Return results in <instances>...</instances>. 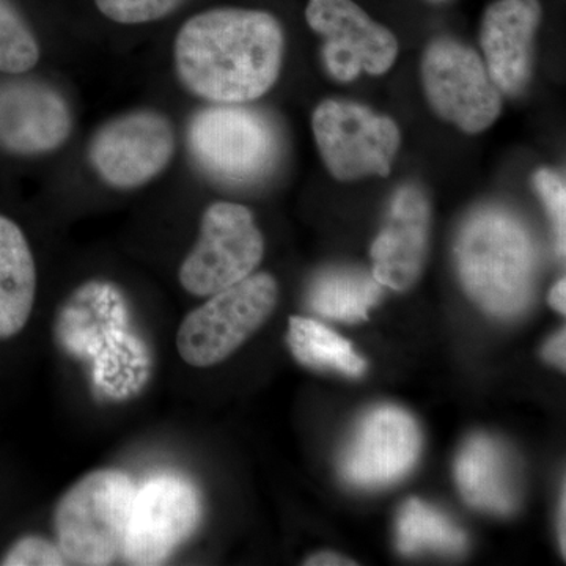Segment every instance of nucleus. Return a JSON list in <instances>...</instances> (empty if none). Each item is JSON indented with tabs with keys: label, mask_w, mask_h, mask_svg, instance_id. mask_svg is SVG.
<instances>
[{
	"label": "nucleus",
	"mask_w": 566,
	"mask_h": 566,
	"mask_svg": "<svg viewBox=\"0 0 566 566\" xmlns=\"http://www.w3.org/2000/svg\"><path fill=\"white\" fill-rule=\"evenodd\" d=\"M286 342L294 357L307 367L327 368L353 378L364 375L367 368L346 338L314 319L292 316Z\"/></svg>",
	"instance_id": "obj_19"
},
{
	"label": "nucleus",
	"mask_w": 566,
	"mask_h": 566,
	"mask_svg": "<svg viewBox=\"0 0 566 566\" xmlns=\"http://www.w3.org/2000/svg\"><path fill=\"white\" fill-rule=\"evenodd\" d=\"M549 304L558 312L564 315L566 308V282L565 279H560L556 285L551 289Z\"/></svg>",
	"instance_id": "obj_27"
},
{
	"label": "nucleus",
	"mask_w": 566,
	"mask_h": 566,
	"mask_svg": "<svg viewBox=\"0 0 566 566\" xmlns=\"http://www.w3.org/2000/svg\"><path fill=\"white\" fill-rule=\"evenodd\" d=\"M181 2L182 0H95V6L107 20L137 25L169 17Z\"/></svg>",
	"instance_id": "obj_22"
},
{
	"label": "nucleus",
	"mask_w": 566,
	"mask_h": 566,
	"mask_svg": "<svg viewBox=\"0 0 566 566\" xmlns=\"http://www.w3.org/2000/svg\"><path fill=\"white\" fill-rule=\"evenodd\" d=\"M202 517L196 488L174 475L148 480L134 493L122 557L132 565L164 564Z\"/></svg>",
	"instance_id": "obj_10"
},
{
	"label": "nucleus",
	"mask_w": 566,
	"mask_h": 566,
	"mask_svg": "<svg viewBox=\"0 0 566 566\" xmlns=\"http://www.w3.org/2000/svg\"><path fill=\"white\" fill-rule=\"evenodd\" d=\"M73 132L65 96L46 82H0V148L20 156L59 150Z\"/></svg>",
	"instance_id": "obj_13"
},
{
	"label": "nucleus",
	"mask_w": 566,
	"mask_h": 566,
	"mask_svg": "<svg viewBox=\"0 0 566 566\" xmlns=\"http://www.w3.org/2000/svg\"><path fill=\"white\" fill-rule=\"evenodd\" d=\"M281 22L262 10L212 9L181 25L174 44L182 87L212 104H248L281 76Z\"/></svg>",
	"instance_id": "obj_1"
},
{
	"label": "nucleus",
	"mask_w": 566,
	"mask_h": 566,
	"mask_svg": "<svg viewBox=\"0 0 566 566\" xmlns=\"http://www.w3.org/2000/svg\"><path fill=\"white\" fill-rule=\"evenodd\" d=\"M382 285L368 271L329 268L319 273L308 290V303L316 314L338 322H365L381 300Z\"/></svg>",
	"instance_id": "obj_18"
},
{
	"label": "nucleus",
	"mask_w": 566,
	"mask_h": 566,
	"mask_svg": "<svg viewBox=\"0 0 566 566\" xmlns=\"http://www.w3.org/2000/svg\"><path fill=\"white\" fill-rule=\"evenodd\" d=\"M431 205L420 186H400L390 200L381 232L370 249L376 281L395 292L415 285L430 240Z\"/></svg>",
	"instance_id": "obj_14"
},
{
	"label": "nucleus",
	"mask_w": 566,
	"mask_h": 566,
	"mask_svg": "<svg viewBox=\"0 0 566 566\" xmlns=\"http://www.w3.org/2000/svg\"><path fill=\"white\" fill-rule=\"evenodd\" d=\"M188 148L193 163L212 180L249 186L277 167L282 139L264 112L244 104H212L189 122Z\"/></svg>",
	"instance_id": "obj_3"
},
{
	"label": "nucleus",
	"mask_w": 566,
	"mask_h": 566,
	"mask_svg": "<svg viewBox=\"0 0 566 566\" xmlns=\"http://www.w3.org/2000/svg\"><path fill=\"white\" fill-rule=\"evenodd\" d=\"M263 253V234L251 210L216 202L203 212L199 240L181 263L178 279L193 296H211L253 274Z\"/></svg>",
	"instance_id": "obj_8"
},
{
	"label": "nucleus",
	"mask_w": 566,
	"mask_h": 566,
	"mask_svg": "<svg viewBox=\"0 0 566 566\" xmlns=\"http://www.w3.org/2000/svg\"><path fill=\"white\" fill-rule=\"evenodd\" d=\"M455 262L465 293L488 314L521 315L534 300L538 248L526 223L504 207L486 205L464 219Z\"/></svg>",
	"instance_id": "obj_2"
},
{
	"label": "nucleus",
	"mask_w": 566,
	"mask_h": 566,
	"mask_svg": "<svg viewBox=\"0 0 566 566\" xmlns=\"http://www.w3.org/2000/svg\"><path fill=\"white\" fill-rule=\"evenodd\" d=\"M433 2H446V0H433Z\"/></svg>",
	"instance_id": "obj_29"
},
{
	"label": "nucleus",
	"mask_w": 566,
	"mask_h": 566,
	"mask_svg": "<svg viewBox=\"0 0 566 566\" xmlns=\"http://www.w3.org/2000/svg\"><path fill=\"white\" fill-rule=\"evenodd\" d=\"M566 499L565 494L562 495L560 506H558V542H560L562 553L566 551V535H565V515H566Z\"/></svg>",
	"instance_id": "obj_28"
},
{
	"label": "nucleus",
	"mask_w": 566,
	"mask_h": 566,
	"mask_svg": "<svg viewBox=\"0 0 566 566\" xmlns=\"http://www.w3.org/2000/svg\"><path fill=\"white\" fill-rule=\"evenodd\" d=\"M40 44L9 0H0V73L21 76L40 61Z\"/></svg>",
	"instance_id": "obj_21"
},
{
	"label": "nucleus",
	"mask_w": 566,
	"mask_h": 566,
	"mask_svg": "<svg viewBox=\"0 0 566 566\" xmlns=\"http://www.w3.org/2000/svg\"><path fill=\"white\" fill-rule=\"evenodd\" d=\"M534 188L545 205L551 223H553L554 238H556V252L560 259L565 256L566 240V185L565 178L553 169H539L534 175Z\"/></svg>",
	"instance_id": "obj_23"
},
{
	"label": "nucleus",
	"mask_w": 566,
	"mask_h": 566,
	"mask_svg": "<svg viewBox=\"0 0 566 566\" xmlns=\"http://www.w3.org/2000/svg\"><path fill=\"white\" fill-rule=\"evenodd\" d=\"M397 545L401 553L458 554L465 549L468 538L460 527L433 506L419 499H411L401 506L397 520Z\"/></svg>",
	"instance_id": "obj_20"
},
{
	"label": "nucleus",
	"mask_w": 566,
	"mask_h": 566,
	"mask_svg": "<svg viewBox=\"0 0 566 566\" xmlns=\"http://www.w3.org/2000/svg\"><path fill=\"white\" fill-rule=\"evenodd\" d=\"M324 166L338 181L387 177L401 144L397 123L364 104L346 99L319 103L312 117Z\"/></svg>",
	"instance_id": "obj_6"
},
{
	"label": "nucleus",
	"mask_w": 566,
	"mask_h": 566,
	"mask_svg": "<svg viewBox=\"0 0 566 566\" xmlns=\"http://www.w3.org/2000/svg\"><path fill=\"white\" fill-rule=\"evenodd\" d=\"M134 493L132 476L99 469L62 495L54 527L69 565H111L122 556Z\"/></svg>",
	"instance_id": "obj_4"
},
{
	"label": "nucleus",
	"mask_w": 566,
	"mask_h": 566,
	"mask_svg": "<svg viewBox=\"0 0 566 566\" xmlns=\"http://www.w3.org/2000/svg\"><path fill=\"white\" fill-rule=\"evenodd\" d=\"M277 300V282L266 273L211 294L182 319L177 334L181 359L197 368L222 363L266 323Z\"/></svg>",
	"instance_id": "obj_5"
},
{
	"label": "nucleus",
	"mask_w": 566,
	"mask_h": 566,
	"mask_svg": "<svg viewBox=\"0 0 566 566\" xmlns=\"http://www.w3.org/2000/svg\"><path fill=\"white\" fill-rule=\"evenodd\" d=\"M538 0H495L483 14L480 44L491 80L502 95H521L534 74Z\"/></svg>",
	"instance_id": "obj_15"
},
{
	"label": "nucleus",
	"mask_w": 566,
	"mask_h": 566,
	"mask_svg": "<svg viewBox=\"0 0 566 566\" xmlns=\"http://www.w3.org/2000/svg\"><path fill=\"white\" fill-rule=\"evenodd\" d=\"M420 73L431 109L461 132L483 133L501 115V91L482 57L461 41L450 36L431 40Z\"/></svg>",
	"instance_id": "obj_7"
},
{
	"label": "nucleus",
	"mask_w": 566,
	"mask_h": 566,
	"mask_svg": "<svg viewBox=\"0 0 566 566\" xmlns=\"http://www.w3.org/2000/svg\"><path fill=\"white\" fill-rule=\"evenodd\" d=\"M6 566H61L69 565L59 545L41 536H22L11 545L0 560Z\"/></svg>",
	"instance_id": "obj_24"
},
{
	"label": "nucleus",
	"mask_w": 566,
	"mask_h": 566,
	"mask_svg": "<svg viewBox=\"0 0 566 566\" xmlns=\"http://www.w3.org/2000/svg\"><path fill=\"white\" fill-rule=\"evenodd\" d=\"M420 449L416 420L397 406H379L357 424L342 457V474L354 486H387L415 468Z\"/></svg>",
	"instance_id": "obj_12"
},
{
	"label": "nucleus",
	"mask_w": 566,
	"mask_h": 566,
	"mask_svg": "<svg viewBox=\"0 0 566 566\" xmlns=\"http://www.w3.org/2000/svg\"><path fill=\"white\" fill-rule=\"evenodd\" d=\"M566 335L565 329H562L560 333L554 335L547 345L545 346V357L546 360L557 365V367L565 368L566 364Z\"/></svg>",
	"instance_id": "obj_25"
},
{
	"label": "nucleus",
	"mask_w": 566,
	"mask_h": 566,
	"mask_svg": "<svg viewBox=\"0 0 566 566\" xmlns=\"http://www.w3.org/2000/svg\"><path fill=\"white\" fill-rule=\"evenodd\" d=\"M35 296L36 266L31 244L13 219L0 214V342L24 329Z\"/></svg>",
	"instance_id": "obj_17"
},
{
	"label": "nucleus",
	"mask_w": 566,
	"mask_h": 566,
	"mask_svg": "<svg viewBox=\"0 0 566 566\" xmlns=\"http://www.w3.org/2000/svg\"><path fill=\"white\" fill-rule=\"evenodd\" d=\"M305 20L324 39L322 57L334 80L352 82L360 73L382 76L397 61L394 33L353 0H308Z\"/></svg>",
	"instance_id": "obj_11"
},
{
	"label": "nucleus",
	"mask_w": 566,
	"mask_h": 566,
	"mask_svg": "<svg viewBox=\"0 0 566 566\" xmlns=\"http://www.w3.org/2000/svg\"><path fill=\"white\" fill-rule=\"evenodd\" d=\"M177 134L163 112L139 109L104 123L88 144L96 175L115 189L147 185L172 163Z\"/></svg>",
	"instance_id": "obj_9"
},
{
	"label": "nucleus",
	"mask_w": 566,
	"mask_h": 566,
	"mask_svg": "<svg viewBox=\"0 0 566 566\" xmlns=\"http://www.w3.org/2000/svg\"><path fill=\"white\" fill-rule=\"evenodd\" d=\"M305 565H318V566H337V565H356L348 558L337 556L333 553H319L315 556L308 557Z\"/></svg>",
	"instance_id": "obj_26"
},
{
	"label": "nucleus",
	"mask_w": 566,
	"mask_h": 566,
	"mask_svg": "<svg viewBox=\"0 0 566 566\" xmlns=\"http://www.w3.org/2000/svg\"><path fill=\"white\" fill-rule=\"evenodd\" d=\"M455 476L469 505L495 515L515 512L520 491L512 458L505 447L490 436L468 439L458 453Z\"/></svg>",
	"instance_id": "obj_16"
}]
</instances>
